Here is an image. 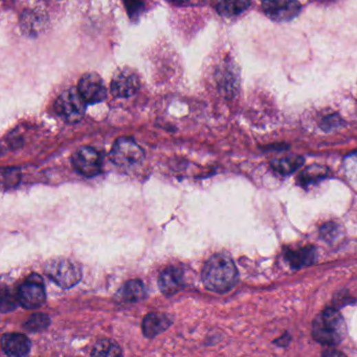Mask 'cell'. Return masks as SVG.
<instances>
[{"label":"cell","instance_id":"1","mask_svg":"<svg viewBox=\"0 0 357 357\" xmlns=\"http://www.w3.org/2000/svg\"><path fill=\"white\" fill-rule=\"evenodd\" d=\"M202 282L206 290L218 294L230 292L238 281V270L226 254L210 257L202 268Z\"/></svg>","mask_w":357,"mask_h":357},{"label":"cell","instance_id":"2","mask_svg":"<svg viewBox=\"0 0 357 357\" xmlns=\"http://www.w3.org/2000/svg\"><path fill=\"white\" fill-rule=\"evenodd\" d=\"M346 334V322L336 309H326L314 318L312 336L320 344L336 346L342 343Z\"/></svg>","mask_w":357,"mask_h":357},{"label":"cell","instance_id":"3","mask_svg":"<svg viewBox=\"0 0 357 357\" xmlns=\"http://www.w3.org/2000/svg\"><path fill=\"white\" fill-rule=\"evenodd\" d=\"M85 100L78 88H69L60 94L56 100L55 109L60 118L66 123H79L85 116Z\"/></svg>","mask_w":357,"mask_h":357},{"label":"cell","instance_id":"4","mask_svg":"<svg viewBox=\"0 0 357 357\" xmlns=\"http://www.w3.org/2000/svg\"><path fill=\"white\" fill-rule=\"evenodd\" d=\"M44 272L46 276L63 290L74 288L82 278L79 266L64 258L55 259L47 262Z\"/></svg>","mask_w":357,"mask_h":357},{"label":"cell","instance_id":"5","mask_svg":"<svg viewBox=\"0 0 357 357\" xmlns=\"http://www.w3.org/2000/svg\"><path fill=\"white\" fill-rule=\"evenodd\" d=\"M110 160L122 168H133L145 160V152L130 138H120L114 142L109 153Z\"/></svg>","mask_w":357,"mask_h":357},{"label":"cell","instance_id":"6","mask_svg":"<svg viewBox=\"0 0 357 357\" xmlns=\"http://www.w3.org/2000/svg\"><path fill=\"white\" fill-rule=\"evenodd\" d=\"M46 294L43 281L37 274H31L17 292V301L27 309L39 308L45 302Z\"/></svg>","mask_w":357,"mask_h":357},{"label":"cell","instance_id":"7","mask_svg":"<svg viewBox=\"0 0 357 357\" xmlns=\"http://www.w3.org/2000/svg\"><path fill=\"white\" fill-rule=\"evenodd\" d=\"M72 162L76 171L85 177L99 175L103 166L101 153L91 147L79 148L72 156Z\"/></svg>","mask_w":357,"mask_h":357},{"label":"cell","instance_id":"8","mask_svg":"<svg viewBox=\"0 0 357 357\" xmlns=\"http://www.w3.org/2000/svg\"><path fill=\"white\" fill-rule=\"evenodd\" d=\"M140 80L138 74L129 67L118 68L111 80L110 90L113 97L125 99L140 90Z\"/></svg>","mask_w":357,"mask_h":357},{"label":"cell","instance_id":"9","mask_svg":"<svg viewBox=\"0 0 357 357\" xmlns=\"http://www.w3.org/2000/svg\"><path fill=\"white\" fill-rule=\"evenodd\" d=\"M301 9L298 0H262L264 14L277 22L290 21L300 14Z\"/></svg>","mask_w":357,"mask_h":357},{"label":"cell","instance_id":"10","mask_svg":"<svg viewBox=\"0 0 357 357\" xmlns=\"http://www.w3.org/2000/svg\"><path fill=\"white\" fill-rule=\"evenodd\" d=\"M78 90L87 104H97L107 98V88L98 74H85L78 85Z\"/></svg>","mask_w":357,"mask_h":357},{"label":"cell","instance_id":"11","mask_svg":"<svg viewBox=\"0 0 357 357\" xmlns=\"http://www.w3.org/2000/svg\"><path fill=\"white\" fill-rule=\"evenodd\" d=\"M184 274L180 268L170 266L160 274L158 288L166 296H174L184 288Z\"/></svg>","mask_w":357,"mask_h":357},{"label":"cell","instance_id":"12","mask_svg":"<svg viewBox=\"0 0 357 357\" xmlns=\"http://www.w3.org/2000/svg\"><path fill=\"white\" fill-rule=\"evenodd\" d=\"M1 348L8 356H25L31 351V342L25 334L7 333L1 338Z\"/></svg>","mask_w":357,"mask_h":357},{"label":"cell","instance_id":"13","mask_svg":"<svg viewBox=\"0 0 357 357\" xmlns=\"http://www.w3.org/2000/svg\"><path fill=\"white\" fill-rule=\"evenodd\" d=\"M171 324L172 320L169 316L160 312H151L142 320V332L146 338H153L169 328Z\"/></svg>","mask_w":357,"mask_h":357},{"label":"cell","instance_id":"14","mask_svg":"<svg viewBox=\"0 0 357 357\" xmlns=\"http://www.w3.org/2000/svg\"><path fill=\"white\" fill-rule=\"evenodd\" d=\"M285 258L294 268H302L312 266L316 260V250L314 246L299 248V250H288Z\"/></svg>","mask_w":357,"mask_h":357},{"label":"cell","instance_id":"15","mask_svg":"<svg viewBox=\"0 0 357 357\" xmlns=\"http://www.w3.org/2000/svg\"><path fill=\"white\" fill-rule=\"evenodd\" d=\"M145 296V285L140 280L129 281L118 292V299L126 303L138 302Z\"/></svg>","mask_w":357,"mask_h":357},{"label":"cell","instance_id":"16","mask_svg":"<svg viewBox=\"0 0 357 357\" xmlns=\"http://www.w3.org/2000/svg\"><path fill=\"white\" fill-rule=\"evenodd\" d=\"M250 6V0H220L216 9L222 17L232 18L244 13Z\"/></svg>","mask_w":357,"mask_h":357},{"label":"cell","instance_id":"17","mask_svg":"<svg viewBox=\"0 0 357 357\" xmlns=\"http://www.w3.org/2000/svg\"><path fill=\"white\" fill-rule=\"evenodd\" d=\"M329 175H330V170L327 166L312 164V166H307L306 169L301 173L299 184L301 186H307L309 184L322 182Z\"/></svg>","mask_w":357,"mask_h":357},{"label":"cell","instance_id":"18","mask_svg":"<svg viewBox=\"0 0 357 357\" xmlns=\"http://www.w3.org/2000/svg\"><path fill=\"white\" fill-rule=\"evenodd\" d=\"M46 18L41 13L31 11L25 12V15L21 19V29L23 33L28 35L40 33L42 28L45 25Z\"/></svg>","mask_w":357,"mask_h":357},{"label":"cell","instance_id":"19","mask_svg":"<svg viewBox=\"0 0 357 357\" xmlns=\"http://www.w3.org/2000/svg\"><path fill=\"white\" fill-rule=\"evenodd\" d=\"M304 158L298 155L285 156L272 162V166L282 175H290L302 166Z\"/></svg>","mask_w":357,"mask_h":357},{"label":"cell","instance_id":"20","mask_svg":"<svg viewBox=\"0 0 357 357\" xmlns=\"http://www.w3.org/2000/svg\"><path fill=\"white\" fill-rule=\"evenodd\" d=\"M94 356H118L122 355L121 348L111 340H99L92 348Z\"/></svg>","mask_w":357,"mask_h":357},{"label":"cell","instance_id":"21","mask_svg":"<svg viewBox=\"0 0 357 357\" xmlns=\"http://www.w3.org/2000/svg\"><path fill=\"white\" fill-rule=\"evenodd\" d=\"M51 320L49 316L43 314H33L29 320L25 322V328L30 332H39L49 327Z\"/></svg>","mask_w":357,"mask_h":357},{"label":"cell","instance_id":"22","mask_svg":"<svg viewBox=\"0 0 357 357\" xmlns=\"http://www.w3.org/2000/svg\"><path fill=\"white\" fill-rule=\"evenodd\" d=\"M128 16L132 20L138 19L145 10V3L142 0H123Z\"/></svg>","mask_w":357,"mask_h":357},{"label":"cell","instance_id":"23","mask_svg":"<svg viewBox=\"0 0 357 357\" xmlns=\"http://www.w3.org/2000/svg\"><path fill=\"white\" fill-rule=\"evenodd\" d=\"M344 168L350 180H357V150L345 158Z\"/></svg>","mask_w":357,"mask_h":357},{"label":"cell","instance_id":"24","mask_svg":"<svg viewBox=\"0 0 357 357\" xmlns=\"http://www.w3.org/2000/svg\"><path fill=\"white\" fill-rule=\"evenodd\" d=\"M340 226L334 222H328L323 226L321 230V236L324 238L325 241L332 242L340 236Z\"/></svg>","mask_w":357,"mask_h":357},{"label":"cell","instance_id":"25","mask_svg":"<svg viewBox=\"0 0 357 357\" xmlns=\"http://www.w3.org/2000/svg\"><path fill=\"white\" fill-rule=\"evenodd\" d=\"M340 123H342V118L338 114H333V116H327V118L323 120L321 127L328 131V130L333 129V128L338 127Z\"/></svg>","mask_w":357,"mask_h":357},{"label":"cell","instance_id":"26","mask_svg":"<svg viewBox=\"0 0 357 357\" xmlns=\"http://www.w3.org/2000/svg\"><path fill=\"white\" fill-rule=\"evenodd\" d=\"M16 302L13 296L8 292L7 296L3 294V303H1V308L3 312H11L12 309L15 308Z\"/></svg>","mask_w":357,"mask_h":357},{"label":"cell","instance_id":"27","mask_svg":"<svg viewBox=\"0 0 357 357\" xmlns=\"http://www.w3.org/2000/svg\"><path fill=\"white\" fill-rule=\"evenodd\" d=\"M166 1L171 5L177 6V7H182L188 3V0H166Z\"/></svg>","mask_w":357,"mask_h":357}]
</instances>
